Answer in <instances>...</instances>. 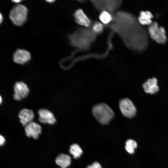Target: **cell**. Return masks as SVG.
Masks as SVG:
<instances>
[{
	"label": "cell",
	"instance_id": "52a82bcc",
	"mask_svg": "<svg viewBox=\"0 0 168 168\" xmlns=\"http://www.w3.org/2000/svg\"><path fill=\"white\" fill-rule=\"evenodd\" d=\"M120 110L125 117L132 118L134 117L136 113V109L133 102L127 98L121 99L119 101Z\"/></svg>",
	"mask_w": 168,
	"mask_h": 168
},
{
	"label": "cell",
	"instance_id": "ffe728a7",
	"mask_svg": "<svg viewBox=\"0 0 168 168\" xmlns=\"http://www.w3.org/2000/svg\"><path fill=\"white\" fill-rule=\"evenodd\" d=\"M91 26L93 31L96 34H100L103 31L104 26L99 22H95L92 25L91 24Z\"/></svg>",
	"mask_w": 168,
	"mask_h": 168
},
{
	"label": "cell",
	"instance_id": "5bb4252c",
	"mask_svg": "<svg viewBox=\"0 0 168 168\" xmlns=\"http://www.w3.org/2000/svg\"><path fill=\"white\" fill-rule=\"evenodd\" d=\"M34 114L33 111L26 109L22 110L19 114L20 122L23 126H26L32 122L34 119Z\"/></svg>",
	"mask_w": 168,
	"mask_h": 168
},
{
	"label": "cell",
	"instance_id": "484cf974",
	"mask_svg": "<svg viewBox=\"0 0 168 168\" xmlns=\"http://www.w3.org/2000/svg\"><path fill=\"white\" fill-rule=\"evenodd\" d=\"M2 98L1 96L0 95V105L2 103Z\"/></svg>",
	"mask_w": 168,
	"mask_h": 168
},
{
	"label": "cell",
	"instance_id": "6da1fadb",
	"mask_svg": "<svg viewBox=\"0 0 168 168\" xmlns=\"http://www.w3.org/2000/svg\"><path fill=\"white\" fill-rule=\"evenodd\" d=\"M110 28L117 33L125 45L134 51L141 52L147 48L148 30L139 22L138 18L128 12L120 11L113 15Z\"/></svg>",
	"mask_w": 168,
	"mask_h": 168
},
{
	"label": "cell",
	"instance_id": "44dd1931",
	"mask_svg": "<svg viewBox=\"0 0 168 168\" xmlns=\"http://www.w3.org/2000/svg\"><path fill=\"white\" fill-rule=\"evenodd\" d=\"M87 168H102L100 165L97 162L93 163L92 165L88 166Z\"/></svg>",
	"mask_w": 168,
	"mask_h": 168
},
{
	"label": "cell",
	"instance_id": "9a60e30c",
	"mask_svg": "<svg viewBox=\"0 0 168 168\" xmlns=\"http://www.w3.org/2000/svg\"><path fill=\"white\" fill-rule=\"evenodd\" d=\"M153 16L152 13L148 11H142L140 13V15L138 19L139 23L142 25H150L152 22V19Z\"/></svg>",
	"mask_w": 168,
	"mask_h": 168
},
{
	"label": "cell",
	"instance_id": "8fae6325",
	"mask_svg": "<svg viewBox=\"0 0 168 168\" xmlns=\"http://www.w3.org/2000/svg\"><path fill=\"white\" fill-rule=\"evenodd\" d=\"M75 21L78 24L85 27H89L91 25L90 20L81 9L76 11L74 14Z\"/></svg>",
	"mask_w": 168,
	"mask_h": 168
},
{
	"label": "cell",
	"instance_id": "7402d4cb",
	"mask_svg": "<svg viewBox=\"0 0 168 168\" xmlns=\"http://www.w3.org/2000/svg\"><path fill=\"white\" fill-rule=\"evenodd\" d=\"M5 142V140L4 137L0 135V146L3 145Z\"/></svg>",
	"mask_w": 168,
	"mask_h": 168
},
{
	"label": "cell",
	"instance_id": "7c38bea8",
	"mask_svg": "<svg viewBox=\"0 0 168 168\" xmlns=\"http://www.w3.org/2000/svg\"><path fill=\"white\" fill-rule=\"evenodd\" d=\"M38 113L39 120L42 123L53 124L56 122L53 114L47 109H40L39 110Z\"/></svg>",
	"mask_w": 168,
	"mask_h": 168
},
{
	"label": "cell",
	"instance_id": "30bf717a",
	"mask_svg": "<svg viewBox=\"0 0 168 168\" xmlns=\"http://www.w3.org/2000/svg\"><path fill=\"white\" fill-rule=\"evenodd\" d=\"M31 58L30 52L24 49H17L13 54V60L18 64H23L29 61Z\"/></svg>",
	"mask_w": 168,
	"mask_h": 168
},
{
	"label": "cell",
	"instance_id": "d6986e66",
	"mask_svg": "<svg viewBox=\"0 0 168 168\" xmlns=\"http://www.w3.org/2000/svg\"><path fill=\"white\" fill-rule=\"evenodd\" d=\"M125 148L127 152L130 154H133L134 150L137 147L136 142L132 139L128 140L125 143Z\"/></svg>",
	"mask_w": 168,
	"mask_h": 168
},
{
	"label": "cell",
	"instance_id": "9c48e42d",
	"mask_svg": "<svg viewBox=\"0 0 168 168\" xmlns=\"http://www.w3.org/2000/svg\"><path fill=\"white\" fill-rule=\"evenodd\" d=\"M25 131L27 136L32 137L37 139L41 132V126L34 122H31L27 124L25 127Z\"/></svg>",
	"mask_w": 168,
	"mask_h": 168
},
{
	"label": "cell",
	"instance_id": "ac0fdd59",
	"mask_svg": "<svg viewBox=\"0 0 168 168\" xmlns=\"http://www.w3.org/2000/svg\"><path fill=\"white\" fill-rule=\"evenodd\" d=\"M69 151L70 153L75 158L79 157L83 152L80 147L76 144L71 145L70 147Z\"/></svg>",
	"mask_w": 168,
	"mask_h": 168
},
{
	"label": "cell",
	"instance_id": "8992f818",
	"mask_svg": "<svg viewBox=\"0 0 168 168\" xmlns=\"http://www.w3.org/2000/svg\"><path fill=\"white\" fill-rule=\"evenodd\" d=\"M94 6L101 11H105L112 13L121 5L120 0H93L91 1Z\"/></svg>",
	"mask_w": 168,
	"mask_h": 168
},
{
	"label": "cell",
	"instance_id": "2e32d148",
	"mask_svg": "<svg viewBox=\"0 0 168 168\" xmlns=\"http://www.w3.org/2000/svg\"><path fill=\"white\" fill-rule=\"evenodd\" d=\"M56 163L62 168H66L70 164L71 158L68 155L64 154L59 155L56 158Z\"/></svg>",
	"mask_w": 168,
	"mask_h": 168
},
{
	"label": "cell",
	"instance_id": "cb8c5ba5",
	"mask_svg": "<svg viewBox=\"0 0 168 168\" xmlns=\"http://www.w3.org/2000/svg\"><path fill=\"white\" fill-rule=\"evenodd\" d=\"M21 1L20 0H13L12 1L15 2H20Z\"/></svg>",
	"mask_w": 168,
	"mask_h": 168
},
{
	"label": "cell",
	"instance_id": "5b68a950",
	"mask_svg": "<svg viewBox=\"0 0 168 168\" xmlns=\"http://www.w3.org/2000/svg\"><path fill=\"white\" fill-rule=\"evenodd\" d=\"M147 30L149 35L156 42L161 44L166 43L167 37L165 30L163 27L159 26L156 22H152L148 26Z\"/></svg>",
	"mask_w": 168,
	"mask_h": 168
},
{
	"label": "cell",
	"instance_id": "4fadbf2b",
	"mask_svg": "<svg viewBox=\"0 0 168 168\" xmlns=\"http://www.w3.org/2000/svg\"><path fill=\"white\" fill-rule=\"evenodd\" d=\"M157 82V79L155 77L147 80L143 84V87L145 91L152 94L157 93L159 89Z\"/></svg>",
	"mask_w": 168,
	"mask_h": 168
},
{
	"label": "cell",
	"instance_id": "ba28073f",
	"mask_svg": "<svg viewBox=\"0 0 168 168\" xmlns=\"http://www.w3.org/2000/svg\"><path fill=\"white\" fill-rule=\"evenodd\" d=\"M14 98L17 100H20L28 95L29 91L27 85L21 82H16L14 86Z\"/></svg>",
	"mask_w": 168,
	"mask_h": 168
},
{
	"label": "cell",
	"instance_id": "e0dca14e",
	"mask_svg": "<svg viewBox=\"0 0 168 168\" xmlns=\"http://www.w3.org/2000/svg\"><path fill=\"white\" fill-rule=\"evenodd\" d=\"M111 13L105 11L101 12L99 16L100 21L104 24L108 25L113 21V17Z\"/></svg>",
	"mask_w": 168,
	"mask_h": 168
},
{
	"label": "cell",
	"instance_id": "3957f363",
	"mask_svg": "<svg viewBox=\"0 0 168 168\" xmlns=\"http://www.w3.org/2000/svg\"><path fill=\"white\" fill-rule=\"evenodd\" d=\"M92 113L96 120L103 125L109 124L114 115L111 108L106 104L102 103L94 106L92 109Z\"/></svg>",
	"mask_w": 168,
	"mask_h": 168
},
{
	"label": "cell",
	"instance_id": "603a6c76",
	"mask_svg": "<svg viewBox=\"0 0 168 168\" xmlns=\"http://www.w3.org/2000/svg\"><path fill=\"white\" fill-rule=\"evenodd\" d=\"M3 20V17L2 14L0 12V24H1Z\"/></svg>",
	"mask_w": 168,
	"mask_h": 168
},
{
	"label": "cell",
	"instance_id": "277c9868",
	"mask_svg": "<svg viewBox=\"0 0 168 168\" xmlns=\"http://www.w3.org/2000/svg\"><path fill=\"white\" fill-rule=\"evenodd\" d=\"M28 10L25 6L19 4L15 6L11 10L9 16L15 25L21 26L27 20Z\"/></svg>",
	"mask_w": 168,
	"mask_h": 168
},
{
	"label": "cell",
	"instance_id": "d4e9b609",
	"mask_svg": "<svg viewBox=\"0 0 168 168\" xmlns=\"http://www.w3.org/2000/svg\"><path fill=\"white\" fill-rule=\"evenodd\" d=\"M47 1L49 3H52L54 1V0H47Z\"/></svg>",
	"mask_w": 168,
	"mask_h": 168
},
{
	"label": "cell",
	"instance_id": "7a4b0ae2",
	"mask_svg": "<svg viewBox=\"0 0 168 168\" xmlns=\"http://www.w3.org/2000/svg\"><path fill=\"white\" fill-rule=\"evenodd\" d=\"M91 26L79 28L68 36L69 43L72 46L82 50H87L96 37Z\"/></svg>",
	"mask_w": 168,
	"mask_h": 168
}]
</instances>
